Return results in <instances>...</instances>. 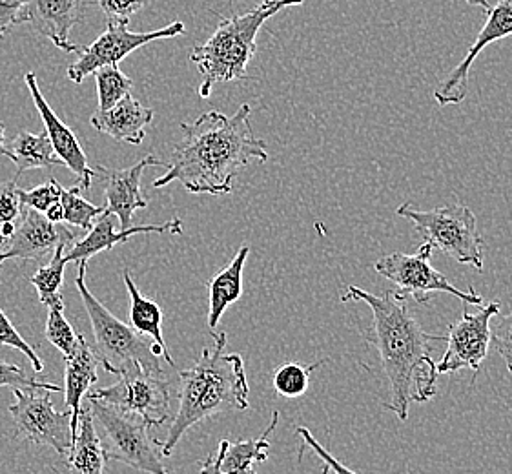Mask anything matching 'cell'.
Masks as SVG:
<instances>
[{
	"label": "cell",
	"instance_id": "obj_43",
	"mask_svg": "<svg viewBox=\"0 0 512 474\" xmlns=\"http://www.w3.org/2000/svg\"><path fill=\"white\" fill-rule=\"evenodd\" d=\"M8 239H10V237L4 236V234H2V230H0V254H2L4 250H6V245H8ZM0 267H2V265H0Z\"/></svg>",
	"mask_w": 512,
	"mask_h": 474
},
{
	"label": "cell",
	"instance_id": "obj_31",
	"mask_svg": "<svg viewBox=\"0 0 512 474\" xmlns=\"http://www.w3.org/2000/svg\"><path fill=\"white\" fill-rule=\"evenodd\" d=\"M0 343L15 349V351L22 352L33 365V371H44V361L39 358L35 347H31L30 343L22 338L19 330L13 327V323L8 320V316L2 312V309H0Z\"/></svg>",
	"mask_w": 512,
	"mask_h": 474
},
{
	"label": "cell",
	"instance_id": "obj_22",
	"mask_svg": "<svg viewBox=\"0 0 512 474\" xmlns=\"http://www.w3.org/2000/svg\"><path fill=\"white\" fill-rule=\"evenodd\" d=\"M250 248L241 247L228 267L206 283L208 287V327L216 332L225 310L243 296V268Z\"/></svg>",
	"mask_w": 512,
	"mask_h": 474
},
{
	"label": "cell",
	"instance_id": "obj_24",
	"mask_svg": "<svg viewBox=\"0 0 512 474\" xmlns=\"http://www.w3.org/2000/svg\"><path fill=\"white\" fill-rule=\"evenodd\" d=\"M6 157H10L15 165V181L28 170L35 168H53L62 165L61 159L53 152L50 137L46 132L35 135L22 130L11 141L10 148H6Z\"/></svg>",
	"mask_w": 512,
	"mask_h": 474
},
{
	"label": "cell",
	"instance_id": "obj_7",
	"mask_svg": "<svg viewBox=\"0 0 512 474\" xmlns=\"http://www.w3.org/2000/svg\"><path fill=\"white\" fill-rule=\"evenodd\" d=\"M84 400L90 405L93 418L103 425L108 442L104 447L108 462H121L143 473L168 474L161 462V454L155 451V445L161 447L163 442L150 438L152 427L148 423L88 396Z\"/></svg>",
	"mask_w": 512,
	"mask_h": 474
},
{
	"label": "cell",
	"instance_id": "obj_26",
	"mask_svg": "<svg viewBox=\"0 0 512 474\" xmlns=\"http://www.w3.org/2000/svg\"><path fill=\"white\" fill-rule=\"evenodd\" d=\"M66 248L68 245H61L55 250L52 259L48 265L39 268L33 276H31V285L39 292V299L42 305L52 309V307H64V299H62L61 290L62 281H64V270H66Z\"/></svg>",
	"mask_w": 512,
	"mask_h": 474
},
{
	"label": "cell",
	"instance_id": "obj_25",
	"mask_svg": "<svg viewBox=\"0 0 512 474\" xmlns=\"http://www.w3.org/2000/svg\"><path fill=\"white\" fill-rule=\"evenodd\" d=\"M277 422H279V413L274 411L267 431L256 440H245V442H236V444H230L226 440L225 454H223V462H221L223 473L256 474V465L263 464L268 460V451H270L268 436L276 431Z\"/></svg>",
	"mask_w": 512,
	"mask_h": 474
},
{
	"label": "cell",
	"instance_id": "obj_34",
	"mask_svg": "<svg viewBox=\"0 0 512 474\" xmlns=\"http://www.w3.org/2000/svg\"><path fill=\"white\" fill-rule=\"evenodd\" d=\"M22 201L21 188L17 181H8L0 185V227L2 225H17L21 219Z\"/></svg>",
	"mask_w": 512,
	"mask_h": 474
},
{
	"label": "cell",
	"instance_id": "obj_9",
	"mask_svg": "<svg viewBox=\"0 0 512 474\" xmlns=\"http://www.w3.org/2000/svg\"><path fill=\"white\" fill-rule=\"evenodd\" d=\"M86 396L137 416L150 427H161L170 418L172 383L164 372L134 369L121 374L119 382L104 389H93Z\"/></svg>",
	"mask_w": 512,
	"mask_h": 474
},
{
	"label": "cell",
	"instance_id": "obj_3",
	"mask_svg": "<svg viewBox=\"0 0 512 474\" xmlns=\"http://www.w3.org/2000/svg\"><path fill=\"white\" fill-rule=\"evenodd\" d=\"M225 349V332H214V349H205L192 369L179 374V409L161 445V456L174 453L186 431L206 418L248 409L245 361L239 354H226Z\"/></svg>",
	"mask_w": 512,
	"mask_h": 474
},
{
	"label": "cell",
	"instance_id": "obj_39",
	"mask_svg": "<svg viewBox=\"0 0 512 474\" xmlns=\"http://www.w3.org/2000/svg\"><path fill=\"white\" fill-rule=\"evenodd\" d=\"M226 440L219 444V451L217 453L208 454L205 462L201 464L199 474H225L221 469V462H223V454H225Z\"/></svg>",
	"mask_w": 512,
	"mask_h": 474
},
{
	"label": "cell",
	"instance_id": "obj_17",
	"mask_svg": "<svg viewBox=\"0 0 512 474\" xmlns=\"http://www.w3.org/2000/svg\"><path fill=\"white\" fill-rule=\"evenodd\" d=\"M86 0H28L24 22L66 53H77L81 44L70 42V31L84 17Z\"/></svg>",
	"mask_w": 512,
	"mask_h": 474
},
{
	"label": "cell",
	"instance_id": "obj_2",
	"mask_svg": "<svg viewBox=\"0 0 512 474\" xmlns=\"http://www.w3.org/2000/svg\"><path fill=\"white\" fill-rule=\"evenodd\" d=\"M250 114L252 108L241 104L230 117L212 110L194 123L181 124L183 139L174 148L168 172L152 186L164 188L177 181L192 194H230L237 174L250 161H268L267 145L254 135Z\"/></svg>",
	"mask_w": 512,
	"mask_h": 474
},
{
	"label": "cell",
	"instance_id": "obj_4",
	"mask_svg": "<svg viewBox=\"0 0 512 474\" xmlns=\"http://www.w3.org/2000/svg\"><path fill=\"white\" fill-rule=\"evenodd\" d=\"M303 2L305 0H263L243 15L221 17L214 35L203 44H197L190 53V61L203 77L199 95L206 99L216 84L246 79V66L256 55L257 33L263 24L279 11L301 6Z\"/></svg>",
	"mask_w": 512,
	"mask_h": 474
},
{
	"label": "cell",
	"instance_id": "obj_36",
	"mask_svg": "<svg viewBox=\"0 0 512 474\" xmlns=\"http://www.w3.org/2000/svg\"><path fill=\"white\" fill-rule=\"evenodd\" d=\"M491 345L502 356L509 372H512V312L502 316L491 327Z\"/></svg>",
	"mask_w": 512,
	"mask_h": 474
},
{
	"label": "cell",
	"instance_id": "obj_16",
	"mask_svg": "<svg viewBox=\"0 0 512 474\" xmlns=\"http://www.w3.org/2000/svg\"><path fill=\"white\" fill-rule=\"evenodd\" d=\"M24 81H26V86L30 88L31 99L35 103V108L39 110L42 123L46 128V134L50 137L53 152L61 159L62 165L68 166L73 174L79 177V185H81L82 190H90L93 179L97 177V172L88 165V157L84 154L82 146L79 145L77 137L66 124L62 123L61 117H57V114L52 110V106L46 103L35 73H26Z\"/></svg>",
	"mask_w": 512,
	"mask_h": 474
},
{
	"label": "cell",
	"instance_id": "obj_28",
	"mask_svg": "<svg viewBox=\"0 0 512 474\" xmlns=\"http://www.w3.org/2000/svg\"><path fill=\"white\" fill-rule=\"evenodd\" d=\"M95 75V83H97V95H99V110H110L119 101H123L124 97L130 95V90L134 86V81L130 77H126L119 66H104L99 68Z\"/></svg>",
	"mask_w": 512,
	"mask_h": 474
},
{
	"label": "cell",
	"instance_id": "obj_27",
	"mask_svg": "<svg viewBox=\"0 0 512 474\" xmlns=\"http://www.w3.org/2000/svg\"><path fill=\"white\" fill-rule=\"evenodd\" d=\"M81 185L62 188L61 205L64 210V223L79 228L82 232L92 230L95 219L104 212V207H95L81 196Z\"/></svg>",
	"mask_w": 512,
	"mask_h": 474
},
{
	"label": "cell",
	"instance_id": "obj_33",
	"mask_svg": "<svg viewBox=\"0 0 512 474\" xmlns=\"http://www.w3.org/2000/svg\"><path fill=\"white\" fill-rule=\"evenodd\" d=\"M0 387H13V389L30 387V389H46V391L62 392L59 385H55V383L39 382V380H35L33 376H30L28 372L22 371L19 365L6 363V361L2 360H0Z\"/></svg>",
	"mask_w": 512,
	"mask_h": 474
},
{
	"label": "cell",
	"instance_id": "obj_37",
	"mask_svg": "<svg viewBox=\"0 0 512 474\" xmlns=\"http://www.w3.org/2000/svg\"><path fill=\"white\" fill-rule=\"evenodd\" d=\"M108 21H130V17L143 10L144 0H97Z\"/></svg>",
	"mask_w": 512,
	"mask_h": 474
},
{
	"label": "cell",
	"instance_id": "obj_23",
	"mask_svg": "<svg viewBox=\"0 0 512 474\" xmlns=\"http://www.w3.org/2000/svg\"><path fill=\"white\" fill-rule=\"evenodd\" d=\"M124 285L130 294V321L139 334L150 336L157 347L163 352V358L170 367H175L174 358L170 354V349L166 345L163 338V310L152 301V299L144 298L143 294L137 289L132 272L128 268L123 270Z\"/></svg>",
	"mask_w": 512,
	"mask_h": 474
},
{
	"label": "cell",
	"instance_id": "obj_21",
	"mask_svg": "<svg viewBox=\"0 0 512 474\" xmlns=\"http://www.w3.org/2000/svg\"><path fill=\"white\" fill-rule=\"evenodd\" d=\"M108 462L106 451L93 425V414L88 402L82 405L79 414L77 436L73 438L72 449L66 454V474H104Z\"/></svg>",
	"mask_w": 512,
	"mask_h": 474
},
{
	"label": "cell",
	"instance_id": "obj_20",
	"mask_svg": "<svg viewBox=\"0 0 512 474\" xmlns=\"http://www.w3.org/2000/svg\"><path fill=\"white\" fill-rule=\"evenodd\" d=\"M66 360L64 369V405L72 413V436H77L79 427V414H81L82 400L90 392L93 383L97 382V358L93 354L88 341L82 340L77 351Z\"/></svg>",
	"mask_w": 512,
	"mask_h": 474
},
{
	"label": "cell",
	"instance_id": "obj_11",
	"mask_svg": "<svg viewBox=\"0 0 512 474\" xmlns=\"http://www.w3.org/2000/svg\"><path fill=\"white\" fill-rule=\"evenodd\" d=\"M186 28L183 22H172L170 26L161 30L134 33L128 30V22L108 21L103 35L93 41L90 46L79 48V59L68 66V79L75 84H81L86 77H90L104 66H119V62L126 59L130 53L143 48L146 44L163 39H172L183 35Z\"/></svg>",
	"mask_w": 512,
	"mask_h": 474
},
{
	"label": "cell",
	"instance_id": "obj_30",
	"mask_svg": "<svg viewBox=\"0 0 512 474\" xmlns=\"http://www.w3.org/2000/svg\"><path fill=\"white\" fill-rule=\"evenodd\" d=\"M46 340L50 341L57 351H61L64 358H70L84 338L79 336L72 323L64 318V307H52L48 309Z\"/></svg>",
	"mask_w": 512,
	"mask_h": 474
},
{
	"label": "cell",
	"instance_id": "obj_18",
	"mask_svg": "<svg viewBox=\"0 0 512 474\" xmlns=\"http://www.w3.org/2000/svg\"><path fill=\"white\" fill-rule=\"evenodd\" d=\"M183 234V221L179 217H175L168 223L163 225H146V227H130L126 230H115L113 227L112 214L106 212L104 208L103 214L95 219L92 230L86 232V236L75 241L72 247L68 248V252L64 254L68 263H88V259L97 256L99 252L104 250H112L115 245L123 243L126 239H130L137 234Z\"/></svg>",
	"mask_w": 512,
	"mask_h": 474
},
{
	"label": "cell",
	"instance_id": "obj_19",
	"mask_svg": "<svg viewBox=\"0 0 512 474\" xmlns=\"http://www.w3.org/2000/svg\"><path fill=\"white\" fill-rule=\"evenodd\" d=\"M154 117L152 108H146L132 95H128L110 110H97L90 123L97 132L112 137L117 143L137 146L143 143L146 135L144 130L152 124Z\"/></svg>",
	"mask_w": 512,
	"mask_h": 474
},
{
	"label": "cell",
	"instance_id": "obj_6",
	"mask_svg": "<svg viewBox=\"0 0 512 474\" xmlns=\"http://www.w3.org/2000/svg\"><path fill=\"white\" fill-rule=\"evenodd\" d=\"M396 214L412 221L416 234H420L434 250L461 265H469L483 272V239L478 234V221L465 205H447L429 212L416 210L405 203Z\"/></svg>",
	"mask_w": 512,
	"mask_h": 474
},
{
	"label": "cell",
	"instance_id": "obj_5",
	"mask_svg": "<svg viewBox=\"0 0 512 474\" xmlns=\"http://www.w3.org/2000/svg\"><path fill=\"white\" fill-rule=\"evenodd\" d=\"M86 265L77 263L75 287L81 294L86 314L90 318L95 340V358L104 371L121 376L124 372L143 369L146 372H163L159 356H163L157 343H148L121 320H117L99 299L93 296L86 285Z\"/></svg>",
	"mask_w": 512,
	"mask_h": 474
},
{
	"label": "cell",
	"instance_id": "obj_29",
	"mask_svg": "<svg viewBox=\"0 0 512 474\" xmlns=\"http://www.w3.org/2000/svg\"><path fill=\"white\" fill-rule=\"evenodd\" d=\"M321 363L303 365V363H285L274 374V389L283 398H299L303 396L310 383V374L318 369Z\"/></svg>",
	"mask_w": 512,
	"mask_h": 474
},
{
	"label": "cell",
	"instance_id": "obj_38",
	"mask_svg": "<svg viewBox=\"0 0 512 474\" xmlns=\"http://www.w3.org/2000/svg\"><path fill=\"white\" fill-rule=\"evenodd\" d=\"M28 0H0V37L24 22Z\"/></svg>",
	"mask_w": 512,
	"mask_h": 474
},
{
	"label": "cell",
	"instance_id": "obj_12",
	"mask_svg": "<svg viewBox=\"0 0 512 474\" xmlns=\"http://www.w3.org/2000/svg\"><path fill=\"white\" fill-rule=\"evenodd\" d=\"M500 312V303L491 301L480 307L476 314L463 312L460 320L454 321L449 327L447 349L438 363L436 372L454 374L463 369H472L474 374L480 371V365L489 354L491 347V321Z\"/></svg>",
	"mask_w": 512,
	"mask_h": 474
},
{
	"label": "cell",
	"instance_id": "obj_35",
	"mask_svg": "<svg viewBox=\"0 0 512 474\" xmlns=\"http://www.w3.org/2000/svg\"><path fill=\"white\" fill-rule=\"evenodd\" d=\"M297 436L301 438L303 445L310 447L314 454L318 456L319 460L323 462V473H334V474H358L356 471H352L347 465L341 464L339 460H336L332 454L328 453L327 449L323 445L319 444L318 440L312 436V433L308 431L307 427H297Z\"/></svg>",
	"mask_w": 512,
	"mask_h": 474
},
{
	"label": "cell",
	"instance_id": "obj_15",
	"mask_svg": "<svg viewBox=\"0 0 512 474\" xmlns=\"http://www.w3.org/2000/svg\"><path fill=\"white\" fill-rule=\"evenodd\" d=\"M148 166L168 168L166 161H161L155 155H146L139 163L124 170H112L97 166L95 172H99L106 181V212L119 217L121 230L132 227V219L137 210L148 207V201L141 192V179Z\"/></svg>",
	"mask_w": 512,
	"mask_h": 474
},
{
	"label": "cell",
	"instance_id": "obj_32",
	"mask_svg": "<svg viewBox=\"0 0 512 474\" xmlns=\"http://www.w3.org/2000/svg\"><path fill=\"white\" fill-rule=\"evenodd\" d=\"M62 186L57 179H50L48 183L41 186H35L31 190H22V207L33 208L41 214H46V210L61 201Z\"/></svg>",
	"mask_w": 512,
	"mask_h": 474
},
{
	"label": "cell",
	"instance_id": "obj_8",
	"mask_svg": "<svg viewBox=\"0 0 512 474\" xmlns=\"http://www.w3.org/2000/svg\"><path fill=\"white\" fill-rule=\"evenodd\" d=\"M434 248L429 243H423L418 254H401L394 252L390 256L378 259L374 270L379 276L392 281L400 292L407 298H412L418 305H429L432 294L445 292L452 294L454 298L461 299L467 305H483V298L474 287L469 292L456 289L445 274L438 272L431 265Z\"/></svg>",
	"mask_w": 512,
	"mask_h": 474
},
{
	"label": "cell",
	"instance_id": "obj_1",
	"mask_svg": "<svg viewBox=\"0 0 512 474\" xmlns=\"http://www.w3.org/2000/svg\"><path fill=\"white\" fill-rule=\"evenodd\" d=\"M341 301H363L372 310L370 343L378 347L379 361L390 385V402L385 405L405 422L410 403H425L436 396V361L432 358L434 343L445 336L429 334L407 303L400 290H385L376 296L372 292L350 285L341 294Z\"/></svg>",
	"mask_w": 512,
	"mask_h": 474
},
{
	"label": "cell",
	"instance_id": "obj_41",
	"mask_svg": "<svg viewBox=\"0 0 512 474\" xmlns=\"http://www.w3.org/2000/svg\"><path fill=\"white\" fill-rule=\"evenodd\" d=\"M0 155H6V124L0 121Z\"/></svg>",
	"mask_w": 512,
	"mask_h": 474
},
{
	"label": "cell",
	"instance_id": "obj_13",
	"mask_svg": "<svg viewBox=\"0 0 512 474\" xmlns=\"http://www.w3.org/2000/svg\"><path fill=\"white\" fill-rule=\"evenodd\" d=\"M75 230L52 223L48 217L33 210L22 207L21 221L13 230L6 250L0 254V265L8 259H24V261H46L52 258L57 247H72L77 241Z\"/></svg>",
	"mask_w": 512,
	"mask_h": 474
},
{
	"label": "cell",
	"instance_id": "obj_40",
	"mask_svg": "<svg viewBox=\"0 0 512 474\" xmlns=\"http://www.w3.org/2000/svg\"><path fill=\"white\" fill-rule=\"evenodd\" d=\"M44 216L48 217L52 223H57V225H59V223H64V210H62L61 201L48 208Z\"/></svg>",
	"mask_w": 512,
	"mask_h": 474
},
{
	"label": "cell",
	"instance_id": "obj_10",
	"mask_svg": "<svg viewBox=\"0 0 512 474\" xmlns=\"http://www.w3.org/2000/svg\"><path fill=\"white\" fill-rule=\"evenodd\" d=\"M52 394L46 389H13L15 403L10 405V414L17 438L35 445H48L66 456L73 445L72 413H59L53 405Z\"/></svg>",
	"mask_w": 512,
	"mask_h": 474
},
{
	"label": "cell",
	"instance_id": "obj_42",
	"mask_svg": "<svg viewBox=\"0 0 512 474\" xmlns=\"http://www.w3.org/2000/svg\"><path fill=\"white\" fill-rule=\"evenodd\" d=\"M467 4H471V6H478V8H483L485 13L491 10L492 6L489 4V0H465Z\"/></svg>",
	"mask_w": 512,
	"mask_h": 474
},
{
	"label": "cell",
	"instance_id": "obj_14",
	"mask_svg": "<svg viewBox=\"0 0 512 474\" xmlns=\"http://www.w3.org/2000/svg\"><path fill=\"white\" fill-rule=\"evenodd\" d=\"M512 35V0H498L496 6L487 11V21L483 24L478 39L472 42L469 52L465 53L463 61L452 70L436 90L434 101L440 106L449 104H461L467 97L469 90V72L472 64L478 59V55L491 44V42L503 41Z\"/></svg>",
	"mask_w": 512,
	"mask_h": 474
}]
</instances>
